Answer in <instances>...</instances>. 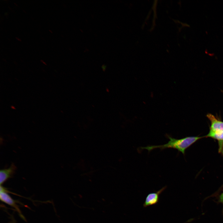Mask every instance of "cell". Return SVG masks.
Masks as SVG:
<instances>
[{
    "mask_svg": "<svg viewBox=\"0 0 223 223\" xmlns=\"http://www.w3.org/2000/svg\"><path fill=\"white\" fill-rule=\"evenodd\" d=\"M166 137L169 139L168 142L164 145L156 146H149L140 147L141 149H146L149 152L152 150L159 148L163 150L167 148H172L177 150L184 154L186 150L201 138L199 137H187L177 139L172 138L166 134Z\"/></svg>",
    "mask_w": 223,
    "mask_h": 223,
    "instance_id": "1",
    "label": "cell"
},
{
    "mask_svg": "<svg viewBox=\"0 0 223 223\" xmlns=\"http://www.w3.org/2000/svg\"><path fill=\"white\" fill-rule=\"evenodd\" d=\"M167 186L163 187L155 192L151 193L146 196L143 204L144 208L157 204L159 202L160 195L166 189Z\"/></svg>",
    "mask_w": 223,
    "mask_h": 223,
    "instance_id": "2",
    "label": "cell"
},
{
    "mask_svg": "<svg viewBox=\"0 0 223 223\" xmlns=\"http://www.w3.org/2000/svg\"><path fill=\"white\" fill-rule=\"evenodd\" d=\"M207 117L211 123L209 133H216L223 131V122L216 119L211 114H208Z\"/></svg>",
    "mask_w": 223,
    "mask_h": 223,
    "instance_id": "3",
    "label": "cell"
},
{
    "mask_svg": "<svg viewBox=\"0 0 223 223\" xmlns=\"http://www.w3.org/2000/svg\"><path fill=\"white\" fill-rule=\"evenodd\" d=\"M16 169L14 164H12L7 168L1 170L0 171V184H2L9 178L12 177Z\"/></svg>",
    "mask_w": 223,
    "mask_h": 223,
    "instance_id": "4",
    "label": "cell"
},
{
    "mask_svg": "<svg viewBox=\"0 0 223 223\" xmlns=\"http://www.w3.org/2000/svg\"><path fill=\"white\" fill-rule=\"evenodd\" d=\"M0 198L1 201L14 208L18 211L21 217L24 218L21 212L16 204V201L14 200L8 194L5 192H0Z\"/></svg>",
    "mask_w": 223,
    "mask_h": 223,
    "instance_id": "5",
    "label": "cell"
},
{
    "mask_svg": "<svg viewBox=\"0 0 223 223\" xmlns=\"http://www.w3.org/2000/svg\"><path fill=\"white\" fill-rule=\"evenodd\" d=\"M207 137H209L216 139L219 141H223V131L220 132L210 133H208L206 136Z\"/></svg>",
    "mask_w": 223,
    "mask_h": 223,
    "instance_id": "6",
    "label": "cell"
},
{
    "mask_svg": "<svg viewBox=\"0 0 223 223\" xmlns=\"http://www.w3.org/2000/svg\"><path fill=\"white\" fill-rule=\"evenodd\" d=\"M219 201L223 204V192L219 196Z\"/></svg>",
    "mask_w": 223,
    "mask_h": 223,
    "instance_id": "7",
    "label": "cell"
}]
</instances>
